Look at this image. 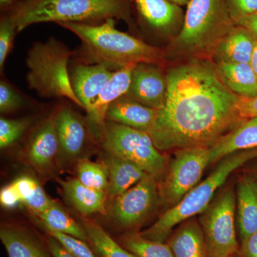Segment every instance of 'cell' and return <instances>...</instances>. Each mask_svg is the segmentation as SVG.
Returning <instances> with one entry per match:
<instances>
[{
	"label": "cell",
	"instance_id": "cell-32",
	"mask_svg": "<svg viewBox=\"0 0 257 257\" xmlns=\"http://www.w3.org/2000/svg\"><path fill=\"white\" fill-rule=\"evenodd\" d=\"M27 104L26 96L6 79L0 81V112L10 114L21 109Z\"/></svg>",
	"mask_w": 257,
	"mask_h": 257
},
{
	"label": "cell",
	"instance_id": "cell-27",
	"mask_svg": "<svg viewBox=\"0 0 257 257\" xmlns=\"http://www.w3.org/2000/svg\"><path fill=\"white\" fill-rule=\"evenodd\" d=\"M37 216L42 229L70 235L88 243L87 234L82 224L74 220L54 201L47 210Z\"/></svg>",
	"mask_w": 257,
	"mask_h": 257
},
{
	"label": "cell",
	"instance_id": "cell-42",
	"mask_svg": "<svg viewBox=\"0 0 257 257\" xmlns=\"http://www.w3.org/2000/svg\"><path fill=\"white\" fill-rule=\"evenodd\" d=\"M250 64L252 67L253 70L257 75V41L255 42L254 47H253L252 55H251Z\"/></svg>",
	"mask_w": 257,
	"mask_h": 257
},
{
	"label": "cell",
	"instance_id": "cell-15",
	"mask_svg": "<svg viewBox=\"0 0 257 257\" xmlns=\"http://www.w3.org/2000/svg\"><path fill=\"white\" fill-rule=\"evenodd\" d=\"M69 79L74 94L87 112L114 72L101 64H87L71 60Z\"/></svg>",
	"mask_w": 257,
	"mask_h": 257
},
{
	"label": "cell",
	"instance_id": "cell-16",
	"mask_svg": "<svg viewBox=\"0 0 257 257\" xmlns=\"http://www.w3.org/2000/svg\"><path fill=\"white\" fill-rule=\"evenodd\" d=\"M60 150L52 114L35 128L27 146V157L30 164L37 169H45L51 165Z\"/></svg>",
	"mask_w": 257,
	"mask_h": 257
},
{
	"label": "cell",
	"instance_id": "cell-34",
	"mask_svg": "<svg viewBox=\"0 0 257 257\" xmlns=\"http://www.w3.org/2000/svg\"><path fill=\"white\" fill-rule=\"evenodd\" d=\"M47 234L55 238L75 257H98L89 243L70 235L43 229Z\"/></svg>",
	"mask_w": 257,
	"mask_h": 257
},
{
	"label": "cell",
	"instance_id": "cell-41",
	"mask_svg": "<svg viewBox=\"0 0 257 257\" xmlns=\"http://www.w3.org/2000/svg\"><path fill=\"white\" fill-rule=\"evenodd\" d=\"M23 1L25 0H0V11L1 13H4L12 7Z\"/></svg>",
	"mask_w": 257,
	"mask_h": 257
},
{
	"label": "cell",
	"instance_id": "cell-3",
	"mask_svg": "<svg viewBox=\"0 0 257 257\" xmlns=\"http://www.w3.org/2000/svg\"><path fill=\"white\" fill-rule=\"evenodd\" d=\"M1 13L13 20L18 34L45 23L99 25L115 19L134 25L130 0H25Z\"/></svg>",
	"mask_w": 257,
	"mask_h": 257
},
{
	"label": "cell",
	"instance_id": "cell-5",
	"mask_svg": "<svg viewBox=\"0 0 257 257\" xmlns=\"http://www.w3.org/2000/svg\"><path fill=\"white\" fill-rule=\"evenodd\" d=\"M256 157L257 149H253L235 152L221 159L207 178L189 191L177 205L167 209L155 224L140 234L152 241L165 242L175 226L202 214L207 209L216 191L231 173Z\"/></svg>",
	"mask_w": 257,
	"mask_h": 257
},
{
	"label": "cell",
	"instance_id": "cell-44",
	"mask_svg": "<svg viewBox=\"0 0 257 257\" xmlns=\"http://www.w3.org/2000/svg\"><path fill=\"white\" fill-rule=\"evenodd\" d=\"M251 173H252L253 178L257 181V163L254 165V167H253L252 170H251Z\"/></svg>",
	"mask_w": 257,
	"mask_h": 257
},
{
	"label": "cell",
	"instance_id": "cell-11",
	"mask_svg": "<svg viewBox=\"0 0 257 257\" xmlns=\"http://www.w3.org/2000/svg\"><path fill=\"white\" fill-rule=\"evenodd\" d=\"M130 8L138 25L157 36L174 38L183 25V11L170 0H130Z\"/></svg>",
	"mask_w": 257,
	"mask_h": 257
},
{
	"label": "cell",
	"instance_id": "cell-12",
	"mask_svg": "<svg viewBox=\"0 0 257 257\" xmlns=\"http://www.w3.org/2000/svg\"><path fill=\"white\" fill-rule=\"evenodd\" d=\"M162 68L159 64H137L124 96L149 107L160 109L165 104L167 92V76Z\"/></svg>",
	"mask_w": 257,
	"mask_h": 257
},
{
	"label": "cell",
	"instance_id": "cell-37",
	"mask_svg": "<svg viewBox=\"0 0 257 257\" xmlns=\"http://www.w3.org/2000/svg\"><path fill=\"white\" fill-rule=\"evenodd\" d=\"M237 109L243 119L257 117V95L251 97L239 96Z\"/></svg>",
	"mask_w": 257,
	"mask_h": 257
},
{
	"label": "cell",
	"instance_id": "cell-17",
	"mask_svg": "<svg viewBox=\"0 0 257 257\" xmlns=\"http://www.w3.org/2000/svg\"><path fill=\"white\" fill-rule=\"evenodd\" d=\"M0 239L8 257H53L45 240L43 242L23 226L3 225L0 229Z\"/></svg>",
	"mask_w": 257,
	"mask_h": 257
},
{
	"label": "cell",
	"instance_id": "cell-36",
	"mask_svg": "<svg viewBox=\"0 0 257 257\" xmlns=\"http://www.w3.org/2000/svg\"><path fill=\"white\" fill-rule=\"evenodd\" d=\"M0 202L3 207L10 209H15L22 204L21 198L13 182L1 189Z\"/></svg>",
	"mask_w": 257,
	"mask_h": 257
},
{
	"label": "cell",
	"instance_id": "cell-2",
	"mask_svg": "<svg viewBox=\"0 0 257 257\" xmlns=\"http://www.w3.org/2000/svg\"><path fill=\"white\" fill-rule=\"evenodd\" d=\"M116 20L109 19L99 25L59 23L58 25L72 32L80 40V46L74 51L72 60L101 64L113 72L130 64L163 66L167 57L166 51L119 31L115 27Z\"/></svg>",
	"mask_w": 257,
	"mask_h": 257
},
{
	"label": "cell",
	"instance_id": "cell-39",
	"mask_svg": "<svg viewBox=\"0 0 257 257\" xmlns=\"http://www.w3.org/2000/svg\"><path fill=\"white\" fill-rule=\"evenodd\" d=\"M45 242L47 243L49 251L53 257H75L68 250L64 247L55 238L47 234Z\"/></svg>",
	"mask_w": 257,
	"mask_h": 257
},
{
	"label": "cell",
	"instance_id": "cell-8",
	"mask_svg": "<svg viewBox=\"0 0 257 257\" xmlns=\"http://www.w3.org/2000/svg\"><path fill=\"white\" fill-rule=\"evenodd\" d=\"M236 206L234 189L226 188L200 214L209 257L234 256L239 252L235 226Z\"/></svg>",
	"mask_w": 257,
	"mask_h": 257
},
{
	"label": "cell",
	"instance_id": "cell-22",
	"mask_svg": "<svg viewBox=\"0 0 257 257\" xmlns=\"http://www.w3.org/2000/svg\"><path fill=\"white\" fill-rule=\"evenodd\" d=\"M255 42L246 29L235 25L216 47L214 62L250 63Z\"/></svg>",
	"mask_w": 257,
	"mask_h": 257
},
{
	"label": "cell",
	"instance_id": "cell-9",
	"mask_svg": "<svg viewBox=\"0 0 257 257\" xmlns=\"http://www.w3.org/2000/svg\"><path fill=\"white\" fill-rule=\"evenodd\" d=\"M211 165L210 149H181L167 165L165 178L159 187L161 199L170 209L199 184L203 172Z\"/></svg>",
	"mask_w": 257,
	"mask_h": 257
},
{
	"label": "cell",
	"instance_id": "cell-18",
	"mask_svg": "<svg viewBox=\"0 0 257 257\" xmlns=\"http://www.w3.org/2000/svg\"><path fill=\"white\" fill-rule=\"evenodd\" d=\"M158 109L123 96L108 109L106 121L148 133L156 119Z\"/></svg>",
	"mask_w": 257,
	"mask_h": 257
},
{
	"label": "cell",
	"instance_id": "cell-20",
	"mask_svg": "<svg viewBox=\"0 0 257 257\" xmlns=\"http://www.w3.org/2000/svg\"><path fill=\"white\" fill-rule=\"evenodd\" d=\"M166 241L175 257H209L202 226L192 218L179 224Z\"/></svg>",
	"mask_w": 257,
	"mask_h": 257
},
{
	"label": "cell",
	"instance_id": "cell-38",
	"mask_svg": "<svg viewBox=\"0 0 257 257\" xmlns=\"http://www.w3.org/2000/svg\"><path fill=\"white\" fill-rule=\"evenodd\" d=\"M237 255L239 257H257V231L241 241Z\"/></svg>",
	"mask_w": 257,
	"mask_h": 257
},
{
	"label": "cell",
	"instance_id": "cell-31",
	"mask_svg": "<svg viewBox=\"0 0 257 257\" xmlns=\"http://www.w3.org/2000/svg\"><path fill=\"white\" fill-rule=\"evenodd\" d=\"M32 122V118L0 119V148L5 150L11 147L23 136Z\"/></svg>",
	"mask_w": 257,
	"mask_h": 257
},
{
	"label": "cell",
	"instance_id": "cell-26",
	"mask_svg": "<svg viewBox=\"0 0 257 257\" xmlns=\"http://www.w3.org/2000/svg\"><path fill=\"white\" fill-rule=\"evenodd\" d=\"M81 224L88 236V243L98 257H138L125 248L97 223L82 220Z\"/></svg>",
	"mask_w": 257,
	"mask_h": 257
},
{
	"label": "cell",
	"instance_id": "cell-1",
	"mask_svg": "<svg viewBox=\"0 0 257 257\" xmlns=\"http://www.w3.org/2000/svg\"><path fill=\"white\" fill-rule=\"evenodd\" d=\"M167 96L148 132L159 151L208 147L243 119L239 96L221 82L209 59H191L166 72Z\"/></svg>",
	"mask_w": 257,
	"mask_h": 257
},
{
	"label": "cell",
	"instance_id": "cell-35",
	"mask_svg": "<svg viewBox=\"0 0 257 257\" xmlns=\"http://www.w3.org/2000/svg\"><path fill=\"white\" fill-rule=\"evenodd\" d=\"M234 23L236 20L257 13V0H225Z\"/></svg>",
	"mask_w": 257,
	"mask_h": 257
},
{
	"label": "cell",
	"instance_id": "cell-14",
	"mask_svg": "<svg viewBox=\"0 0 257 257\" xmlns=\"http://www.w3.org/2000/svg\"><path fill=\"white\" fill-rule=\"evenodd\" d=\"M52 116L61 151L70 158L78 157L85 148L89 135L92 134L87 119L64 104L55 108Z\"/></svg>",
	"mask_w": 257,
	"mask_h": 257
},
{
	"label": "cell",
	"instance_id": "cell-43",
	"mask_svg": "<svg viewBox=\"0 0 257 257\" xmlns=\"http://www.w3.org/2000/svg\"><path fill=\"white\" fill-rule=\"evenodd\" d=\"M170 1L181 7L183 6V5H188L190 0H170Z\"/></svg>",
	"mask_w": 257,
	"mask_h": 257
},
{
	"label": "cell",
	"instance_id": "cell-28",
	"mask_svg": "<svg viewBox=\"0 0 257 257\" xmlns=\"http://www.w3.org/2000/svg\"><path fill=\"white\" fill-rule=\"evenodd\" d=\"M13 184L20 194L22 204L37 216L47 210L53 202L33 177L21 176L15 179Z\"/></svg>",
	"mask_w": 257,
	"mask_h": 257
},
{
	"label": "cell",
	"instance_id": "cell-24",
	"mask_svg": "<svg viewBox=\"0 0 257 257\" xmlns=\"http://www.w3.org/2000/svg\"><path fill=\"white\" fill-rule=\"evenodd\" d=\"M221 82L231 92L242 97L257 95V75L249 63L214 62Z\"/></svg>",
	"mask_w": 257,
	"mask_h": 257
},
{
	"label": "cell",
	"instance_id": "cell-29",
	"mask_svg": "<svg viewBox=\"0 0 257 257\" xmlns=\"http://www.w3.org/2000/svg\"><path fill=\"white\" fill-rule=\"evenodd\" d=\"M117 241L138 257H175L167 243L147 239L140 233H128Z\"/></svg>",
	"mask_w": 257,
	"mask_h": 257
},
{
	"label": "cell",
	"instance_id": "cell-6",
	"mask_svg": "<svg viewBox=\"0 0 257 257\" xmlns=\"http://www.w3.org/2000/svg\"><path fill=\"white\" fill-rule=\"evenodd\" d=\"M74 53L55 37L35 42L26 57L29 88L40 97L65 98L82 109L69 79V65Z\"/></svg>",
	"mask_w": 257,
	"mask_h": 257
},
{
	"label": "cell",
	"instance_id": "cell-30",
	"mask_svg": "<svg viewBox=\"0 0 257 257\" xmlns=\"http://www.w3.org/2000/svg\"><path fill=\"white\" fill-rule=\"evenodd\" d=\"M77 179L86 187L106 192L109 186V172L106 165L87 160L77 165Z\"/></svg>",
	"mask_w": 257,
	"mask_h": 257
},
{
	"label": "cell",
	"instance_id": "cell-25",
	"mask_svg": "<svg viewBox=\"0 0 257 257\" xmlns=\"http://www.w3.org/2000/svg\"><path fill=\"white\" fill-rule=\"evenodd\" d=\"M106 167L109 172V186L106 193L113 199L149 175L131 161L110 155L108 157Z\"/></svg>",
	"mask_w": 257,
	"mask_h": 257
},
{
	"label": "cell",
	"instance_id": "cell-33",
	"mask_svg": "<svg viewBox=\"0 0 257 257\" xmlns=\"http://www.w3.org/2000/svg\"><path fill=\"white\" fill-rule=\"evenodd\" d=\"M18 34L13 20L6 14L0 17V70L3 74L7 58L13 50L15 35Z\"/></svg>",
	"mask_w": 257,
	"mask_h": 257
},
{
	"label": "cell",
	"instance_id": "cell-4",
	"mask_svg": "<svg viewBox=\"0 0 257 257\" xmlns=\"http://www.w3.org/2000/svg\"><path fill=\"white\" fill-rule=\"evenodd\" d=\"M234 26L225 0H190L182 28L166 51L167 56L212 57L219 42Z\"/></svg>",
	"mask_w": 257,
	"mask_h": 257
},
{
	"label": "cell",
	"instance_id": "cell-7",
	"mask_svg": "<svg viewBox=\"0 0 257 257\" xmlns=\"http://www.w3.org/2000/svg\"><path fill=\"white\" fill-rule=\"evenodd\" d=\"M101 142L108 155L131 161L157 179L165 173L167 159L146 132L106 121Z\"/></svg>",
	"mask_w": 257,
	"mask_h": 257
},
{
	"label": "cell",
	"instance_id": "cell-40",
	"mask_svg": "<svg viewBox=\"0 0 257 257\" xmlns=\"http://www.w3.org/2000/svg\"><path fill=\"white\" fill-rule=\"evenodd\" d=\"M235 25L246 29L257 41V13L243 17L234 22Z\"/></svg>",
	"mask_w": 257,
	"mask_h": 257
},
{
	"label": "cell",
	"instance_id": "cell-13",
	"mask_svg": "<svg viewBox=\"0 0 257 257\" xmlns=\"http://www.w3.org/2000/svg\"><path fill=\"white\" fill-rule=\"evenodd\" d=\"M138 64H130L116 71L87 111L88 126L93 136L102 140L106 115L113 102L124 96L131 84L134 69Z\"/></svg>",
	"mask_w": 257,
	"mask_h": 257
},
{
	"label": "cell",
	"instance_id": "cell-21",
	"mask_svg": "<svg viewBox=\"0 0 257 257\" xmlns=\"http://www.w3.org/2000/svg\"><path fill=\"white\" fill-rule=\"evenodd\" d=\"M209 149L211 165L235 152L257 149V117L245 119Z\"/></svg>",
	"mask_w": 257,
	"mask_h": 257
},
{
	"label": "cell",
	"instance_id": "cell-45",
	"mask_svg": "<svg viewBox=\"0 0 257 257\" xmlns=\"http://www.w3.org/2000/svg\"><path fill=\"white\" fill-rule=\"evenodd\" d=\"M231 257H235V256H231Z\"/></svg>",
	"mask_w": 257,
	"mask_h": 257
},
{
	"label": "cell",
	"instance_id": "cell-19",
	"mask_svg": "<svg viewBox=\"0 0 257 257\" xmlns=\"http://www.w3.org/2000/svg\"><path fill=\"white\" fill-rule=\"evenodd\" d=\"M236 205V224L241 242L257 231V181L252 176L243 175L239 179Z\"/></svg>",
	"mask_w": 257,
	"mask_h": 257
},
{
	"label": "cell",
	"instance_id": "cell-23",
	"mask_svg": "<svg viewBox=\"0 0 257 257\" xmlns=\"http://www.w3.org/2000/svg\"><path fill=\"white\" fill-rule=\"evenodd\" d=\"M64 195L83 215L105 214L107 193L83 185L77 179L60 180Z\"/></svg>",
	"mask_w": 257,
	"mask_h": 257
},
{
	"label": "cell",
	"instance_id": "cell-10",
	"mask_svg": "<svg viewBox=\"0 0 257 257\" xmlns=\"http://www.w3.org/2000/svg\"><path fill=\"white\" fill-rule=\"evenodd\" d=\"M160 197L157 179L147 175L113 200L109 209L111 219L121 229L138 227L156 209Z\"/></svg>",
	"mask_w": 257,
	"mask_h": 257
}]
</instances>
